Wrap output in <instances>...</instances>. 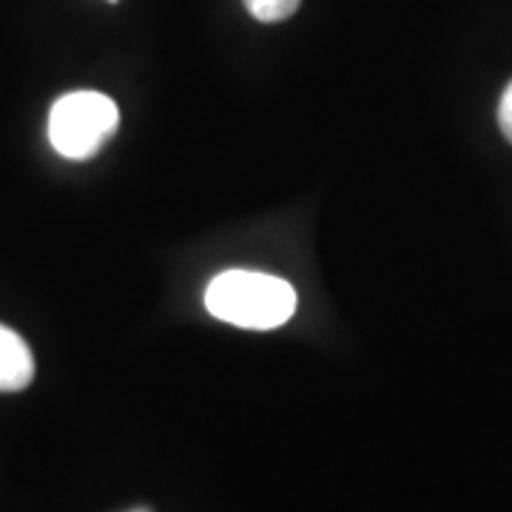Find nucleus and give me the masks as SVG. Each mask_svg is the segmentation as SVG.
<instances>
[{
  "mask_svg": "<svg viewBox=\"0 0 512 512\" xmlns=\"http://www.w3.org/2000/svg\"><path fill=\"white\" fill-rule=\"evenodd\" d=\"M131 512H148V510H131Z\"/></svg>",
  "mask_w": 512,
  "mask_h": 512,
  "instance_id": "nucleus-6",
  "label": "nucleus"
},
{
  "mask_svg": "<svg viewBox=\"0 0 512 512\" xmlns=\"http://www.w3.org/2000/svg\"><path fill=\"white\" fill-rule=\"evenodd\" d=\"M242 3L259 23H279L291 18L302 0H242Z\"/></svg>",
  "mask_w": 512,
  "mask_h": 512,
  "instance_id": "nucleus-4",
  "label": "nucleus"
},
{
  "mask_svg": "<svg viewBox=\"0 0 512 512\" xmlns=\"http://www.w3.org/2000/svg\"><path fill=\"white\" fill-rule=\"evenodd\" d=\"M498 126L504 131V137L512 143V83L501 94V103H498Z\"/></svg>",
  "mask_w": 512,
  "mask_h": 512,
  "instance_id": "nucleus-5",
  "label": "nucleus"
},
{
  "mask_svg": "<svg viewBox=\"0 0 512 512\" xmlns=\"http://www.w3.org/2000/svg\"><path fill=\"white\" fill-rule=\"evenodd\" d=\"M205 308L234 328L276 330L296 313V291L279 276L222 271L205 288Z\"/></svg>",
  "mask_w": 512,
  "mask_h": 512,
  "instance_id": "nucleus-1",
  "label": "nucleus"
},
{
  "mask_svg": "<svg viewBox=\"0 0 512 512\" xmlns=\"http://www.w3.org/2000/svg\"><path fill=\"white\" fill-rule=\"evenodd\" d=\"M111 3H117V0H111Z\"/></svg>",
  "mask_w": 512,
  "mask_h": 512,
  "instance_id": "nucleus-7",
  "label": "nucleus"
},
{
  "mask_svg": "<svg viewBox=\"0 0 512 512\" xmlns=\"http://www.w3.org/2000/svg\"><path fill=\"white\" fill-rule=\"evenodd\" d=\"M120 126L117 103L100 92L63 94L49 111V143L66 160H89Z\"/></svg>",
  "mask_w": 512,
  "mask_h": 512,
  "instance_id": "nucleus-2",
  "label": "nucleus"
},
{
  "mask_svg": "<svg viewBox=\"0 0 512 512\" xmlns=\"http://www.w3.org/2000/svg\"><path fill=\"white\" fill-rule=\"evenodd\" d=\"M35 379V359L23 336L0 325V393H18Z\"/></svg>",
  "mask_w": 512,
  "mask_h": 512,
  "instance_id": "nucleus-3",
  "label": "nucleus"
}]
</instances>
